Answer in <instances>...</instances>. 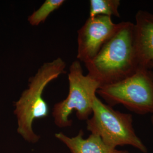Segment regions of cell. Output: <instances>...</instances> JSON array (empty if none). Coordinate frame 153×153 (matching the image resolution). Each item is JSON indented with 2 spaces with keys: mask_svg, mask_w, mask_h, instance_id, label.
<instances>
[{
  "mask_svg": "<svg viewBox=\"0 0 153 153\" xmlns=\"http://www.w3.org/2000/svg\"><path fill=\"white\" fill-rule=\"evenodd\" d=\"M88 74L101 86L120 81L141 67L133 41V23L123 22L117 33L91 60L85 63Z\"/></svg>",
  "mask_w": 153,
  "mask_h": 153,
  "instance_id": "1",
  "label": "cell"
},
{
  "mask_svg": "<svg viewBox=\"0 0 153 153\" xmlns=\"http://www.w3.org/2000/svg\"><path fill=\"white\" fill-rule=\"evenodd\" d=\"M66 66L65 62L61 57L44 63L29 79L28 88L15 103L17 131L28 142L35 143L39 140L33 131V121L46 117L49 114L48 105L43 97L44 89L49 82L65 73Z\"/></svg>",
  "mask_w": 153,
  "mask_h": 153,
  "instance_id": "2",
  "label": "cell"
},
{
  "mask_svg": "<svg viewBox=\"0 0 153 153\" xmlns=\"http://www.w3.org/2000/svg\"><path fill=\"white\" fill-rule=\"evenodd\" d=\"M87 129L112 148L131 146L148 153V148L133 128L131 115L115 110L97 96L94 100L92 116L87 120Z\"/></svg>",
  "mask_w": 153,
  "mask_h": 153,
  "instance_id": "3",
  "label": "cell"
},
{
  "mask_svg": "<svg viewBox=\"0 0 153 153\" xmlns=\"http://www.w3.org/2000/svg\"><path fill=\"white\" fill-rule=\"evenodd\" d=\"M97 93L111 107L121 104L138 115L153 114V76L140 68L120 81L100 87Z\"/></svg>",
  "mask_w": 153,
  "mask_h": 153,
  "instance_id": "4",
  "label": "cell"
},
{
  "mask_svg": "<svg viewBox=\"0 0 153 153\" xmlns=\"http://www.w3.org/2000/svg\"><path fill=\"white\" fill-rule=\"evenodd\" d=\"M69 93L64 100L56 103L52 115L56 125L64 128L71 126L69 116L75 110L78 119L88 120L92 115L94 100L100 84L88 74L84 75L80 61H74L68 74Z\"/></svg>",
  "mask_w": 153,
  "mask_h": 153,
  "instance_id": "5",
  "label": "cell"
},
{
  "mask_svg": "<svg viewBox=\"0 0 153 153\" xmlns=\"http://www.w3.org/2000/svg\"><path fill=\"white\" fill-rule=\"evenodd\" d=\"M123 24V22L115 23L110 16L88 17L78 31L76 57L78 61L85 64L93 59Z\"/></svg>",
  "mask_w": 153,
  "mask_h": 153,
  "instance_id": "6",
  "label": "cell"
},
{
  "mask_svg": "<svg viewBox=\"0 0 153 153\" xmlns=\"http://www.w3.org/2000/svg\"><path fill=\"white\" fill-rule=\"evenodd\" d=\"M133 41L140 66L149 69L153 61V13L137 11L133 23Z\"/></svg>",
  "mask_w": 153,
  "mask_h": 153,
  "instance_id": "7",
  "label": "cell"
},
{
  "mask_svg": "<svg viewBox=\"0 0 153 153\" xmlns=\"http://www.w3.org/2000/svg\"><path fill=\"white\" fill-rule=\"evenodd\" d=\"M83 136L82 131L74 137H68L61 132L55 134V137L66 145L71 153H129L128 150L109 146L98 135L91 133L87 138Z\"/></svg>",
  "mask_w": 153,
  "mask_h": 153,
  "instance_id": "8",
  "label": "cell"
},
{
  "mask_svg": "<svg viewBox=\"0 0 153 153\" xmlns=\"http://www.w3.org/2000/svg\"><path fill=\"white\" fill-rule=\"evenodd\" d=\"M120 0H90L89 17L98 16L120 17L119 11Z\"/></svg>",
  "mask_w": 153,
  "mask_h": 153,
  "instance_id": "9",
  "label": "cell"
},
{
  "mask_svg": "<svg viewBox=\"0 0 153 153\" xmlns=\"http://www.w3.org/2000/svg\"><path fill=\"white\" fill-rule=\"evenodd\" d=\"M65 1L64 0H46L38 10L28 17V22L33 26L44 23L49 15L59 9Z\"/></svg>",
  "mask_w": 153,
  "mask_h": 153,
  "instance_id": "10",
  "label": "cell"
},
{
  "mask_svg": "<svg viewBox=\"0 0 153 153\" xmlns=\"http://www.w3.org/2000/svg\"><path fill=\"white\" fill-rule=\"evenodd\" d=\"M149 68H152L153 69V61L150 64ZM151 121H152V126H153V114H152V116L151 117Z\"/></svg>",
  "mask_w": 153,
  "mask_h": 153,
  "instance_id": "11",
  "label": "cell"
}]
</instances>
